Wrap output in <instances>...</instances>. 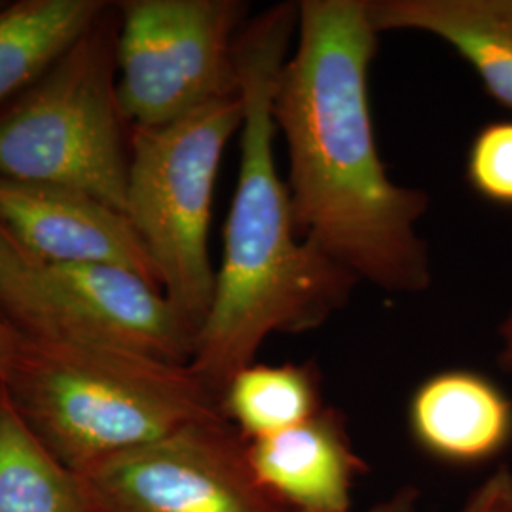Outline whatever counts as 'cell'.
I'll return each instance as SVG.
<instances>
[{"mask_svg":"<svg viewBox=\"0 0 512 512\" xmlns=\"http://www.w3.org/2000/svg\"><path fill=\"white\" fill-rule=\"evenodd\" d=\"M19 340L21 332L0 313V385L4 384L8 368L16 357Z\"/></svg>","mask_w":512,"mask_h":512,"instance_id":"d6986e66","label":"cell"},{"mask_svg":"<svg viewBox=\"0 0 512 512\" xmlns=\"http://www.w3.org/2000/svg\"><path fill=\"white\" fill-rule=\"evenodd\" d=\"M0 226L38 258L120 266L162 289L126 213L88 192L0 177Z\"/></svg>","mask_w":512,"mask_h":512,"instance_id":"9c48e42d","label":"cell"},{"mask_svg":"<svg viewBox=\"0 0 512 512\" xmlns=\"http://www.w3.org/2000/svg\"><path fill=\"white\" fill-rule=\"evenodd\" d=\"M107 12L103 0L0 4V103L33 86Z\"/></svg>","mask_w":512,"mask_h":512,"instance_id":"4fadbf2b","label":"cell"},{"mask_svg":"<svg viewBox=\"0 0 512 512\" xmlns=\"http://www.w3.org/2000/svg\"><path fill=\"white\" fill-rule=\"evenodd\" d=\"M0 313L23 336L126 349L171 365H190L196 349L194 330L143 275L38 258L2 226Z\"/></svg>","mask_w":512,"mask_h":512,"instance_id":"8992f818","label":"cell"},{"mask_svg":"<svg viewBox=\"0 0 512 512\" xmlns=\"http://www.w3.org/2000/svg\"><path fill=\"white\" fill-rule=\"evenodd\" d=\"M220 408L243 439L270 437L310 420L323 408L319 374L311 365L253 363L226 385Z\"/></svg>","mask_w":512,"mask_h":512,"instance_id":"9a60e30c","label":"cell"},{"mask_svg":"<svg viewBox=\"0 0 512 512\" xmlns=\"http://www.w3.org/2000/svg\"><path fill=\"white\" fill-rule=\"evenodd\" d=\"M366 512H420V492L414 486H403Z\"/></svg>","mask_w":512,"mask_h":512,"instance_id":"ac0fdd59","label":"cell"},{"mask_svg":"<svg viewBox=\"0 0 512 512\" xmlns=\"http://www.w3.org/2000/svg\"><path fill=\"white\" fill-rule=\"evenodd\" d=\"M241 95L160 128L129 135L126 217L141 239L167 300L194 330L211 311L217 270L209 228L222 154L241 129Z\"/></svg>","mask_w":512,"mask_h":512,"instance_id":"277c9868","label":"cell"},{"mask_svg":"<svg viewBox=\"0 0 512 512\" xmlns=\"http://www.w3.org/2000/svg\"><path fill=\"white\" fill-rule=\"evenodd\" d=\"M458 512H512L511 467H497L486 476Z\"/></svg>","mask_w":512,"mask_h":512,"instance_id":"e0dca14e","label":"cell"},{"mask_svg":"<svg viewBox=\"0 0 512 512\" xmlns=\"http://www.w3.org/2000/svg\"><path fill=\"white\" fill-rule=\"evenodd\" d=\"M92 512H291L258 482L224 416L131 448L80 475Z\"/></svg>","mask_w":512,"mask_h":512,"instance_id":"ba28073f","label":"cell"},{"mask_svg":"<svg viewBox=\"0 0 512 512\" xmlns=\"http://www.w3.org/2000/svg\"><path fill=\"white\" fill-rule=\"evenodd\" d=\"M465 171L478 196L512 207V120L490 122L476 131Z\"/></svg>","mask_w":512,"mask_h":512,"instance_id":"2e32d148","label":"cell"},{"mask_svg":"<svg viewBox=\"0 0 512 512\" xmlns=\"http://www.w3.org/2000/svg\"><path fill=\"white\" fill-rule=\"evenodd\" d=\"M107 14L0 112V177L69 186L126 213L129 143L116 95L118 27Z\"/></svg>","mask_w":512,"mask_h":512,"instance_id":"5b68a950","label":"cell"},{"mask_svg":"<svg viewBox=\"0 0 512 512\" xmlns=\"http://www.w3.org/2000/svg\"><path fill=\"white\" fill-rule=\"evenodd\" d=\"M497 365L505 372H512V308L497 327Z\"/></svg>","mask_w":512,"mask_h":512,"instance_id":"ffe728a7","label":"cell"},{"mask_svg":"<svg viewBox=\"0 0 512 512\" xmlns=\"http://www.w3.org/2000/svg\"><path fill=\"white\" fill-rule=\"evenodd\" d=\"M0 512H92L84 482L21 420L0 385Z\"/></svg>","mask_w":512,"mask_h":512,"instance_id":"5bb4252c","label":"cell"},{"mask_svg":"<svg viewBox=\"0 0 512 512\" xmlns=\"http://www.w3.org/2000/svg\"><path fill=\"white\" fill-rule=\"evenodd\" d=\"M366 0H302L274 92L296 234L387 293L433 281L418 224L429 194L393 183L376 145L368 74L378 50Z\"/></svg>","mask_w":512,"mask_h":512,"instance_id":"6da1fadb","label":"cell"},{"mask_svg":"<svg viewBox=\"0 0 512 512\" xmlns=\"http://www.w3.org/2000/svg\"><path fill=\"white\" fill-rule=\"evenodd\" d=\"M296 25L298 2H285L249 19L236 40L243 101L238 184L213 304L188 365L219 399L270 336L323 327L359 285L296 234L287 183L275 164V84Z\"/></svg>","mask_w":512,"mask_h":512,"instance_id":"7a4b0ae2","label":"cell"},{"mask_svg":"<svg viewBox=\"0 0 512 512\" xmlns=\"http://www.w3.org/2000/svg\"><path fill=\"white\" fill-rule=\"evenodd\" d=\"M116 95L133 128H160L239 95L236 40L249 21L239 0L118 4Z\"/></svg>","mask_w":512,"mask_h":512,"instance_id":"52a82bcc","label":"cell"},{"mask_svg":"<svg viewBox=\"0 0 512 512\" xmlns=\"http://www.w3.org/2000/svg\"><path fill=\"white\" fill-rule=\"evenodd\" d=\"M2 385L21 420L78 475L192 423L224 416L219 397L190 366L23 334Z\"/></svg>","mask_w":512,"mask_h":512,"instance_id":"3957f363","label":"cell"},{"mask_svg":"<svg viewBox=\"0 0 512 512\" xmlns=\"http://www.w3.org/2000/svg\"><path fill=\"white\" fill-rule=\"evenodd\" d=\"M247 454L262 488L291 512H351L366 473L344 416L330 406L287 431L247 440Z\"/></svg>","mask_w":512,"mask_h":512,"instance_id":"30bf717a","label":"cell"},{"mask_svg":"<svg viewBox=\"0 0 512 512\" xmlns=\"http://www.w3.org/2000/svg\"><path fill=\"white\" fill-rule=\"evenodd\" d=\"M378 35L416 31L461 55L486 93L512 112V0H366Z\"/></svg>","mask_w":512,"mask_h":512,"instance_id":"7c38bea8","label":"cell"},{"mask_svg":"<svg viewBox=\"0 0 512 512\" xmlns=\"http://www.w3.org/2000/svg\"><path fill=\"white\" fill-rule=\"evenodd\" d=\"M408 425L421 450L439 461L486 463L511 444V397L476 370H442L414 391Z\"/></svg>","mask_w":512,"mask_h":512,"instance_id":"8fae6325","label":"cell"}]
</instances>
